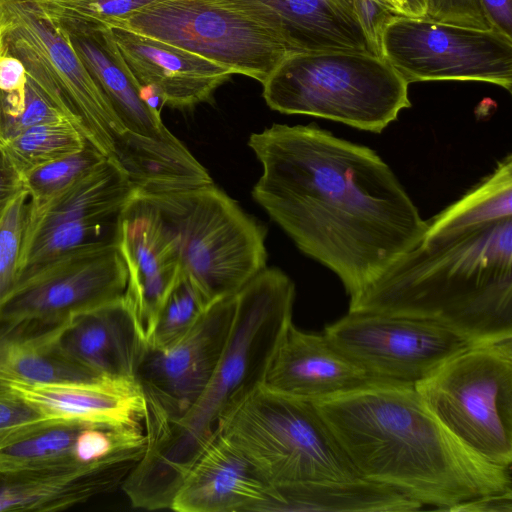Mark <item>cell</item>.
<instances>
[{"label": "cell", "mask_w": 512, "mask_h": 512, "mask_svg": "<svg viewBox=\"0 0 512 512\" xmlns=\"http://www.w3.org/2000/svg\"><path fill=\"white\" fill-rule=\"evenodd\" d=\"M262 164L253 199L350 301L421 238L426 220L380 156L316 125L251 134Z\"/></svg>", "instance_id": "cell-1"}, {"label": "cell", "mask_w": 512, "mask_h": 512, "mask_svg": "<svg viewBox=\"0 0 512 512\" xmlns=\"http://www.w3.org/2000/svg\"><path fill=\"white\" fill-rule=\"evenodd\" d=\"M348 311L436 322L473 346L512 339V156L426 220Z\"/></svg>", "instance_id": "cell-2"}, {"label": "cell", "mask_w": 512, "mask_h": 512, "mask_svg": "<svg viewBox=\"0 0 512 512\" xmlns=\"http://www.w3.org/2000/svg\"><path fill=\"white\" fill-rule=\"evenodd\" d=\"M361 478L448 511L511 490L496 465L451 433L414 385L383 382L313 402Z\"/></svg>", "instance_id": "cell-3"}, {"label": "cell", "mask_w": 512, "mask_h": 512, "mask_svg": "<svg viewBox=\"0 0 512 512\" xmlns=\"http://www.w3.org/2000/svg\"><path fill=\"white\" fill-rule=\"evenodd\" d=\"M295 285L264 268L237 294L232 328L210 380L189 411L147 436L146 450L122 483L135 508L170 509L189 468L221 420L258 386L292 322Z\"/></svg>", "instance_id": "cell-4"}, {"label": "cell", "mask_w": 512, "mask_h": 512, "mask_svg": "<svg viewBox=\"0 0 512 512\" xmlns=\"http://www.w3.org/2000/svg\"><path fill=\"white\" fill-rule=\"evenodd\" d=\"M0 28L4 52L18 58L28 75L62 93L89 143L137 189L158 190L178 179L185 154L128 131L59 27L27 0H0Z\"/></svg>", "instance_id": "cell-5"}, {"label": "cell", "mask_w": 512, "mask_h": 512, "mask_svg": "<svg viewBox=\"0 0 512 512\" xmlns=\"http://www.w3.org/2000/svg\"><path fill=\"white\" fill-rule=\"evenodd\" d=\"M263 85L275 111L381 133L411 106L409 83L379 55L321 51L288 55Z\"/></svg>", "instance_id": "cell-6"}, {"label": "cell", "mask_w": 512, "mask_h": 512, "mask_svg": "<svg viewBox=\"0 0 512 512\" xmlns=\"http://www.w3.org/2000/svg\"><path fill=\"white\" fill-rule=\"evenodd\" d=\"M217 434L239 449L273 487L360 478L312 401L264 384L221 420Z\"/></svg>", "instance_id": "cell-7"}, {"label": "cell", "mask_w": 512, "mask_h": 512, "mask_svg": "<svg viewBox=\"0 0 512 512\" xmlns=\"http://www.w3.org/2000/svg\"><path fill=\"white\" fill-rule=\"evenodd\" d=\"M145 193L173 235L180 270L210 303L266 268L265 231L214 184Z\"/></svg>", "instance_id": "cell-8"}, {"label": "cell", "mask_w": 512, "mask_h": 512, "mask_svg": "<svg viewBox=\"0 0 512 512\" xmlns=\"http://www.w3.org/2000/svg\"><path fill=\"white\" fill-rule=\"evenodd\" d=\"M414 387L436 418L486 460L512 464V339L472 346Z\"/></svg>", "instance_id": "cell-9"}, {"label": "cell", "mask_w": 512, "mask_h": 512, "mask_svg": "<svg viewBox=\"0 0 512 512\" xmlns=\"http://www.w3.org/2000/svg\"><path fill=\"white\" fill-rule=\"evenodd\" d=\"M115 28L172 44L261 84L292 54L273 28L228 0H159Z\"/></svg>", "instance_id": "cell-10"}, {"label": "cell", "mask_w": 512, "mask_h": 512, "mask_svg": "<svg viewBox=\"0 0 512 512\" xmlns=\"http://www.w3.org/2000/svg\"><path fill=\"white\" fill-rule=\"evenodd\" d=\"M380 56L410 84L479 81L512 88V37L426 17L395 15L380 36Z\"/></svg>", "instance_id": "cell-11"}, {"label": "cell", "mask_w": 512, "mask_h": 512, "mask_svg": "<svg viewBox=\"0 0 512 512\" xmlns=\"http://www.w3.org/2000/svg\"><path fill=\"white\" fill-rule=\"evenodd\" d=\"M136 190L106 158L49 200L29 201L18 279L69 251L117 245L122 211Z\"/></svg>", "instance_id": "cell-12"}, {"label": "cell", "mask_w": 512, "mask_h": 512, "mask_svg": "<svg viewBox=\"0 0 512 512\" xmlns=\"http://www.w3.org/2000/svg\"><path fill=\"white\" fill-rule=\"evenodd\" d=\"M323 334L371 376L409 385L473 346L436 322L361 311H348Z\"/></svg>", "instance_id": "cell-13"}, {"label": "cell", "mask_w": 512, "mask_h": 512, "mask_svg": "<svg viewBox=\"0 0 512 512\" xmlns=\"http://www.w3.org/2000/svg\"><path fill=\"white\" fill-rule=\"evenodd\" d=\"M128 270L116 244L69 251L26 273L0 299V319L60 324L125 294Z\"/></svg>", "instance_id": "cell-14"}, {"label": "cell", "mask_w": 512, "mask_h": 512, "mask_svg": "<svg viewBox=\"0 0 512 512\" xmlns=\"http://www.w3.org/2000/svg\"><path fill=\"white\" fill-rule=\"evenodd\" d=\"M236 294L213 301L197 323L172 345L164 349L145 346L135 380L145 397L146 436L180 419L201 395L227 343Z\"/></svg>", "instance_id": "cell-15"}, {"label": "cell", "mask_w": 512, "mask_h": 512, "mask_svg": "<svg viewBox=\"0 0 512 512\" xmlns=\"http://www.w3.org/2000/svg\"><path fill=\"white\" fill-rule=\"evenodd\" d=\"M117 246L128 270L124 296L146 342L180 267L173 235L143 191L136 190L122 211Z\"/></svg>", "instance_id": "cell-16"}, {"label": "cell", "mask_w": 512, "mask_h": 512, "mask_svg": "<svg viewBox=\"0 0 512 512\" xmlns=\"http://www.w3.org/2000/svg\"><path fill=\"white\" fill-rule=\"evenodd\" d=\"M383 382L387 381L371 376L340 352L323 332L302 331L293 321L284 330L264 379L273 391L312 402Z\"/></svg>", "instance_id": "cell-17"}, {"label": "cell", "mask_w": 512, "mask_h": 512, "mask_svg": "<svg viewBox=\"0 0 512 512\" xmlns=\"http://www.w3.org/2000/svg\"><path fill=\"white\" fill-rule=\"evenodd\" d=\"M115 43L143 89L165 105L189 108L211 99L234 72L207 58L123 28H111Z\"/></svg>", "instance_id": "cell-18"}, {"label": "cell", "mask_w": 512, "mask_h": 512, "mask_svg": "<svg viewBox=\"0 0 512 512\" xmlns=\"http://www.w3.org/2000/svg\"><path fill=\"white\" fill-rule=\"evenodd\" d=\"M55 26L67 35L78 57L129 132L176 151H188L166 128L159 111L146 98L144 89L123 59L111 28L95 24Z\"/></svg>", "instance_id": "cell-19"}, {"label": "cell", "mask_w": 512, "mask_h": 512, "mask_svg": "<svg viewBox=\"0 0 512 512\" xmlns=\"http://www.w3.org/2000/svg\"><path fill=\"white\" fill-rule=\"evenodd\" d=\"M274 487L233 444L217 434L183 478L170 509L177 512L266 511Z\"/></svg>", "instance_id": "cell-20"}, {"label": "cell", "mask_w": 512, "mask_h": 512, "mask_svg": "<svg viewBox=\"0 0 512 512\" xmlns=\"http://www.w3.org/2000/svg\"><path fill=\"white\" fill-rule=\"evenodd\" d=\"M136 462L75 460L34 468L0 469V512L59 511L121 486Z\"/></svg>", "instance_id": "cell-21"}, {"label": "cell", "mask_w": 512, "mask_h": 512, "mask_svg": "<svg viewBox=\"0 0 512 512\" xmlns=\"http://www.w3.org/2000/svg\"><path fill=\"white\" fill-rule=\"evenodd\" d=\"M228 1L273 28L292 54L341 50L379 55L359 23L352 0Z\"/></svg>", "instance_id": "cell-22"}, {"label": "cell", "mask_w": 512, "mask_h": 512, "mask_svg": "<svg viewBox=\"0 0 512 512\" xmlns=\"http://www.w3.org/2000/svg\"><path fill=\"white\" fill-rule=\"evenodd\" d=\"M60 341L68 354L98 379L135 380L146 346L124 295L73 315Z\"/></svg>", "instance_id": "cell-23"}, {"label": "cell", "mask_w": 512, "mask_h": 512, "mask_svg": "<svg viewBox=\"0 0 512 512\" xmlns=\"http://www.w3.org/2000/svg\"><path fill=\"white\" fill-rule=\"evenodd\" d=\"M46 418L88 424L142 425L146 413L136 380L100 378L42 385H7Z\"/></svg>", "instance_id": "cell-24"}, {"label": "cell", "mask_w": 512, "mask_h": 512, "mask_svg": "<svg viewBox=\"0 0 512 512\" xmlns=\"http://www.w3.org/2000/svg\"><path fill=\"white\" fill-rule=\"evenodd\" d=\"M422 507L387 485L360 477L274 487L266 511L409 512Z\"/></svg>", "instance_id": "cell-25"}, {"label": "cell", "mask_w": 512, "mask_h": 512, "mask_svg": "<svg viewBox=\"0 0 512 512\" xmlns=\"http://www.w3.org/2000/svg\"><path fill=\"white\" fill-rule=\"evenodd\" d=\"M68 321L11 342L0 361V386L98 379L62 346L60 337Z\"/></svg>", "instance_id": "cell-26"}, {"label": "cell", "mask_w": 512, "mask_h": 512, "mask_svg": "<svg viewBox=\"0 0 512 512\" xmlns=\"http://www.w3.org/2000/svg\"><path fill=\"white\" fill-rule=\"evenodd\" d=\"M87 424L50 419L21 433L0 446V469L44 467L75 460L72 449Z\"/></svg>", "instance_id": "cell-27"}, {"label": "cell", "mask_w": 512, "mask_h": 512, "mask_svg": "<svg viewBox=\"0 0 512 512\" xmlns=\"http://www.w3.org/2000/svg\"><path fill=\"white\" fill-rule=\"evenodd\" d=\"M59 120L74 122L84 133L80 119L65 97L49 84L27 74L23 89L9 93L0 91L1 142L31 126Z\"/></svg>", "instance_id": "cell-28"}, {"label": "cell", "mask_w": 512, "mask_h": 512, "mask_svg": "<svg viewBox=\"0 0 512 512\" xmlns=\"http://www.w3.org/2000/svg\"><path fill=\"white\" fill-rule=\"evenodd\" d=\"M2 143L23 178L40 165L81 151L89 141L77 124L59 120L31 126Z\"/></svg>", "instance_id": "cell-29"}, {"label": "cell", "mask_w": 512, "mask_h": 512, "mask_svg": "<svg viewBox=\"0 0 512 512\" xmlns=\"http://www.w3.org/2000/svg\"><path fill=\"white\" fill-rule=\"evenodd\" d=\"M211 303L181 270L167 293L149 333L146 346L164 349L182 338Z\"/></svg>", "instance_id": "cell-30"}, {"label": "cell", "mask_w": 512, "mask_h": 512, "mask_svg": "<svg viewBox=\"0 0 512 512\" xmlns=\"http://www.w3.org/2000/svg\"><path fill=\"white\" fill-rule=\"evenodd\" d=\"M35 12L56 25L119 27L134 12L159 0H27Z\"/></svg>", "instance_id": "cell-31"}, {"label": "cell", "mask_w": 512, "mask_h": 512, "mask_svg": "<svg viewBox=\"0 0 512 512\" xmlns=\"http://www.w3.org/2000/svg\"><path fill=\"white\" fill-rule=\"evenodd\" d=\"M104 157L91 143L81 151L40 165L23 176L32 204L43 203L88 173Z\"/></svg>", "instance_id": "cell-32"}, {"label": "cell", "mask_w": 512, "mask_h": 512, "mask_svg": "<svg viewBox=\"0 0 512 512\" xmlns=\"http://www.w3.org/2000/svg\"><path fill=\"white\" fill-rule=\"evenodd\" d=\"M29 194L22 190L0 216V299L16 284Z\"/></svg>", "instance_id": "cell-33"}, {"label": "cell", "mask_w": 512, "mask_h": 512, "mask_svg": "<svg viewBox=\"0 0 512 512\" xmlns=\"http://www.w3.org/2000/svg\"><path fill=\"white\" fill-rule=\"evenodd\" d=\"M48 420L11 388L0 386V446Z\"/></svg>", "instance_id": "cell-34"}, {"label": "cell", "mask_w": 512, "mask_h": 512, "mask_svg": "<svg viewBox=\"0 0 512 512\" xmlns=\"http://www.w3.org/2000/svg\"><path fill=\"white\" fill-rule=\"evenodd\" d=\"M424 17L481 30L492 29L478 0H425Z\"/></svg>", "instance_id": "cell-35"}, {"label": "cell", "mask_w": 512, "mask_h": 512, "mask_svg": "<svg viewBox=\"0 0 512 512\" xmlns=\"http://www.w3.org/2000/svg\"><path fill=\"white\" fill-rule=\"evenodd\" d=\"M359 23L380 55V36L388 21L398 15L384 0H352Z\"/></svg>", "instance_id": "cell-36"}, {"label": "cell", "mask_w": 512, "mask_h": 512, "mask_svg": "<svg viewBox=\"0 0 512 512\" xmlns=\"http://www.w3.org/2000/svg\"><path fill=\"white\" fill-rule=\"evenodd\" d=\"M24 181L0 141V216L10 202L24 190Z\"/></svg>", "instance_id": "cell-37"}, {"label": "cell", "mask_w": 512, "mask_h": 512, "mask_svg": "<svg viewBox=\"0 0 512 512\" xmlns=\"http://www.w3.org/2000/svg\"><path fill=\"white\" fill-rule=\"evenodd\" d=\"M448 511L454 512H512V489L484 494L461 502Z\"/></svg>", "instance_id": "cell-38"}, {"label": "cell", "mask_w": 512, "mask_h": 512, "mask_svg": "<svg viewBox=\"0 0 512 512\" xmlns=\"http://www.w3.org/2000/svg\"><path fill=\"white\" fill-rule=\"evenodd\" d=\"M492 29L512 37V0H478Z\"/></svg>", "instance_id": "cell-39"}, {"label": "cell", "mask_w": 512, "mask_h": 512, "mask_svg": "<svg viewBox=\"0 0 512 512\" xmlns=\"http://www.w3.org/2000/svg\"><path fill=\"white\" fill-rule=\"evenodd\" d=\"M27 72L23 63L5 52L0 56V91L14 92L24 88Z\"/></svg>", "instance_id": "cell-40"}, {"label": "cell", "mask_w": 512, "mask_h": 512, "mask_svg": "<svg viewBox=\"0 0 512 512\" xmlns=\"http://www.w3.org/2000/svg\"><path fill=\"white\" fill-rule=\"evenodd\" d=\"M398 15L424 17L425 0H384Z\"/></svg>", "instance_id": "cell-41"}, {"label": "cell", "mask_w": 512, "mask_h": 512, "mask_svg": "<svg viewBox=\"0 0 512 512\" xmlns=\"http://www.w3.org/2000/svg\"><path fill=\"white\" fill-rule=\"evenodd\" d=\"M3 52H4V42H3L2 31L0 28V56L3 54Z\"/></svg>", "instance_id": "cell-42"}]
</instances>
